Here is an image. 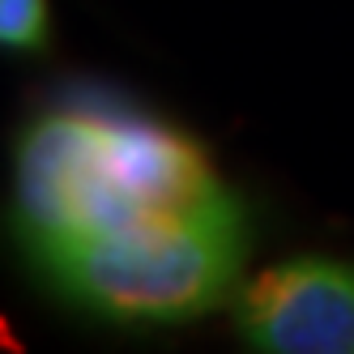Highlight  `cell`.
<instances>
[{"label":"cell","instance_id":"obj_2","mask_svg":"<svg viewBox=\"0 0 354 354\" xmlns=\"http://www.w3.org/2000/svg\"><path fill=\"white\" fill-rule=\"evenodd\" d=\"M248 222L243 205L137 226V231L68 239L35 252V265L47 273L64 299L129 324H175L205 316L231 303L243 286Z\"/></svg>","mask_w":354,"mask_h":354},{"label":"cell","instance_id":"obj_3","mask_svg":"<svg viewBox=\"0 0 354 354\" xmlns=\"http://www.w3.org/2000/svg\"><path fill=\"white\" fill-rule=\"evenodd\" d=\"M235 328L269 354H354V265L333 257L282 261L235 290Z\"/></svg>","mask_w":354,"mask_h":354},{"label":"cell","instance_id":"obj_1","mask_svg":"<svg viewBox=\"0 0 354 354\" xmlns=\"http://www.w3.org/2000/svg\"><path fill=\"white\" fill-rule=\"evenodd\" d=\"M231 201L235 192L188 133L129 107H52L17 145L13 226L30 257L68 239L196 218Z\"/></svg>","mask_w":354,"mask_h":354},{"label":"cell","instance_id":"obj_4","mask_svg":"<svg viewBox=\"0 0 354 354\" xmlns=\"http://www.w3.org/2000/svg\"><path fill=\"white\" fill-rule=\"evenodd\" d=\"M47 39V0H0V43L9 52H43Z\"/></svg>","mask_w":354,"mask_h":354}]
</instances>
